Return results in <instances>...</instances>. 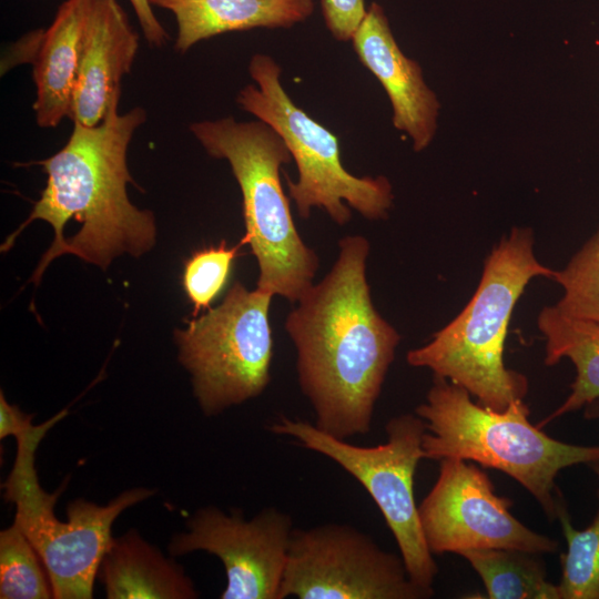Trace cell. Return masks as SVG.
I'll use <instances>...</instances> for the list:
<instances>
[{"mask_svg": "<svg viewBox=\"0 0 599 599\" xmlns=\"http://www.w3.org/2000/svg\"><path fill=\"white\" fill-rule=\"evenodd\" d=\"M538 328L546 338V365L571 361L576 377L565 402L538 426L578 410L599 399V322L564 314L556 305L541 309Z\"/></svg>", "mask_w": 599, "mask_h": 599, "instance_id": "ac0fdd59", "label": "cell"}, {"mask_svg": "<svg viewBox=\"0 0 599 599\" xmlns=\"http://www.w3.org/2000/svg\"><path fill=\"white\" fill-rule=\"evenodd\" d=\"M175 534L172 556L205 551L223 564L226 585L221 599H280V589L294 530L292 517L266 507L251 519L233 509L214 506L197 509Z\"/></svg>", "mask_w": 599, "mask_h": 599, "instance_id": "7c38bea8", "label": "cell"}, {"mask_svg": "<svg viewBox=\"0 0 599 599\" xmlns=\"http://www.w3.org/2000/svg\"><path fill=\"white\" fill-rule=\"evenodd\" d=\"M99 580L109 599H195L199 592L182 566L166 558L135 529L113 537Z\"/></svg>", "mask_w": 599, "mask_h": 599, "instance_id": "e0dca14e", "label": "cell"}, {"mask_svg": "<svg viewBox=\"0 0 599 599\" xmlns=\"http://www.w3.org/2000/svg\"><path fill=\"white\" fill-rule=\"evenodd\" d=\"M402 557L347 524L294 528L280 599H427Z\"/></svg>", "mask_w": 599, "mask_h": 599, "instance_id": "30bf717a", "label": "cell"}, {"mask_svg": "<svg viewBox=\"0 0 599 599\" xmlns=\"http://www.w3.org/2000/svg\"><path fill=\"white\" fill-rule=\"evenodd\" d=\"M554 272L536 258L532 231L514 227L488 255L479 285L461 313L429 343L410 349L407 363L464 387L494 410L524 399L526 376L504 362L507 328L529 281L552 278Z\"/></svg>", "mask_w": 599, "mask_h": 599, "instance_id": "3957f363", "label": "cell"}, {"mask_svg": "<svg viewBox=\"0 0 599 599\" xmlns=\"http://www.w3.org/2000/svg\"><path fill=\"white\" fill-rule=\"evenodd\" d=\"M0 598H54L41 557L14 521L0 531Z\"/></svg>", "mask_w": 599, "mask_h": 599, "instance_id": "44dd1931", "label": "cell"}, {"mask_svg": "<svg viewBox=\"0 0 599 599\" xmlns=\"http://www.w3.org/2000/svg\"><path fill=\"white\" fill-rule=\"evenodd\" d=\"M438 478L418 506L426 544L434 555L504 548L555 552L558 542L530 530L495 493L488 475L460 458L440 459Z\"/></svg>", "mask_w": 599, "mask_h": 599, "instance_id": "8fae6325", "label": "cell"}, {"mask_svg": "<svg viewBox=\"0 0 599 599\" xmlns=\"http://www.w3.org/2000/svg\"><path fill=\"white\" fill-rule=\"evenodd\" d=\"M146 41L154 47H162L169 39L167 32L160 23L150 0H129Z\"/></svg>", "mask_w": 599, "mask_h": 599, "instance_id": "d4e9b609", "label": "cell"}, {"mask_svg": "<svg viewBox=\"0 0 599 599\" xmlns=\"http://www.w3.org/2000/svg\"><path fill=\"white\" fill-rule=\"evenodd\" d=\"M87 0H65L51 26L37 31L33 103L40 128H55L70 118L77 83Z\"/></svg>", "mask_w": 599, "mask_h": 599, "instance_id": "9a60e30c", "label": "cell"}, {"mask_svg": "<svg viewBox=\"0 0 599 599\" xmlns=\"http://www.w3.org/2000/svg\"><path fill=\"white\" fill-rule=\"evenodd\" d=\"M324 22L338 41L352 40L366 14L365 0H321Z\"/></svg>", "mask_w": 599, "mask_h": 599, "instance_id": "cb8c5ba5", "label": "cell"}, {"mask_svg": "<svg viewBox=\"0 0 599 599\" xmlns=\"http://www.w3.org/2000/svg\"><path fill=\"white\" fill-rule=\"evenodd\" d=\"M352 42L359 61L385 89L394 126L410 138L415 151L425 150L435 136L440 104L420 65L400 50L379 3H370Z\"/></svg>", "mask_w": 599, "mask_h": 599, "instance_id": "5bb4252c", "label": "cell"}, {"mask_svg": "<svg viewBox=\"0 0 599 599\" xmlns=\"http://www.w3.org/2000/svg\"><path fill=\"white\" fill-rule=\"evenodd\" d=\"M338 248L329 272L297 301L284 327L314 425L348 440L369 433L400 336L373 304L367 238L347 235Z\"/></svg>", "mask_w": 599, "mask_h": 599, "instance_id": "6da1fadb", "label": "cell"}, {"mask_svg": "<svg viewBox=\"0 0 599 599\" xmlns=\"http://www.w3.org/2000/svg\"><path fill=\"white\" fill-rule=\"evenodd\" d=\"M273 295L235 282L221 304L175 331L179 361L207 417L258 397L271 380Z\"/></svg>", "mask_w": 599, "mask_h": 599, "instance_id": "9c48e42d", "label": "cell"}, {"mask_svg": "<svg viewBox=\"0 0 599 599\" xmlns=\"http://www.w3.org/2000/svg\"><path fill=\"white\" fill-rule=\"evenodd\" d=\"M114 103L94 126L73 122L64 146L35 162L48 175L47 185L29 217L1 246L7 251L31 222L42 220L54 230L32 282L38 283L49 263L73 254L105 270L123 253L140 256L155 243L151 211L134 206L126 193L132 181L126 153L136 129L146 120L142 108L119 113Z\"/></svg>", "mask_w": 599, "mask_h": 599, "instance_id": "7a4b0ae2", "label": "cell"}, {"mask_svg": "<svg viewBox=\"0 0 599 599\" xmlns=\"http://www.w3.org/2000/svg\"><path fill=\"white\" fill-rule=\"evenodd\" d=\"M67 414L64 409L14 437L17 455L2 485L3 498L16 506L13 521L41 557L54 598L90 599L101 561L113 538L114 520L125 509L152 497L155 490L126 489L106 505L78 498L67 507V521L57 518L54 505L67 480L54 493H47L39 483L34 460L45 434Z\"/></svg>", "mask_w": 599, "mask_h": 599, "instance_id": "8992f818", "label": "cell"}, {"mask_svg": "<svg viewBox=\"0 0 599 599\" xmlns=\"http://www.w3.org/2000/svg\"><path fill=\"white\" fill-rule=\"evenodd\" d=\"M278 436L293 438L300 446L339 465L370 495L389 527L410 579L433 589L438 567L423 535L414 480L424 458V420L416 414H402L385 426L387 440L377 446L349 444L302 419L282 416L270 425Z\"/></svg>", "mask_w": 599, "mask_h": 599, "instance_id": "ba28073f", "label": "cell"}, {"mask_svg": "<svg viewBox=\"0 0 599 599\" xmlns=\"http://www.w3.org/2000/svg\"><path fill=\"white\" fill-rule=\"evenodd\" d=\"M248 71L258 88L246 85L236 102L276 131L295 160L298 180L286 176V181L300 216L308 219L312 207H322L336 224L344 225L352 216L346 202L367 220L386 219L393 204L389 181L382 175L358 177L345 170L338 138L295 105L281 84V68L271 57L254 54Z\"/></svg>", "mask_w": 599, "mask_h": 599, "instance_id": "52a82bcc", "label": "cell"}, {"mask_svg": "<svg viewBox=\"0 0 599 599\" xmlns=\"http://www.w3.org/2000/svg\"><path fill=\"white\" fill-rule=\"evenodd\" d=\"M244 243L230 246L222 241L216 246H209L195 252L185 263L182 283L193 304V317L211 303L224 288L232 264Z\"/></svg>", "mask_w": 599, "mask_h": 599, "instance_id": "603a6c76", "label": "cell"}, {"mask_svg": "<svg viewBox=\"0 0 599 599\" xmlns=\"http://www.w3.org/2000/svg\"><path fill=\"white\" fill-rule=\"evenodd\" d=\"M583 415L588 419H599V399L583 407Z\"/></svg>", "mask_w": 599, "mask_h": 599, "instance_id": "4316f807", "label": "cell"}, {"mask_svg": "<svg viewBox=\"0 0 599 599\" xmlns=\"http://www.w3.org/2000/svg\"><path fill=\"white\" fill-rule=\"evenodd\" d=\"M33 416L23 413L18 406L8 403L3 392H0V439L16 437L30 428Z\"/></svg>", "mask_w": 599, "mask_h": 599, "instance_id": "484cf974", "label": "cell"}, {"mask_svg": "<svg viewBox=\"0 0 599 599\" xmlns=\"http://www.w3.org/2000/svg\"><path fill=\"white\" fill-rule=\"evenodd\" d=\"M529 413L524 399L505 410L476 404L464 387L434 375L426 402L415 409L426 428L424 458H460L502 471L555 519L565 506L555 496L556 476L566 467L599 459V445L557 440L532 425Z\"/></svg>", "mask_w": 599, "mask_h": 599, "instance_id": "277c9868", "label": "cell"}, {"mask_svg": "<svg viewBox=\"0 0 599 599\" xmlns=\"http://www.w3.org/2000/svg\"><path fill=\"white\" fill-rule=\"evenodd\" d=\"M589 466L599 481V459ZM557 518L567 541V551L561 555L560 599H599V509L582 530L572 526L565 506Z\"/></svg>", "mask_w": 599, "mask_h": 599, "instance_id": "ffe728a7", "label": "cell"}, {"mask_svg": "<svg viewBox=\"0 0 599 599\" xmlns=\"http://www.w3.org/2000/svg\"><path fill=\"white\" fill-rule=\"evenodd\" d=\"M138 49L139 35L118 0H87L73 122L94 126L120 102L121 81L131 71Z\"/></svg>", "mask_w": 599, "mask_h": 599, "instance_id": "4fadbf2b", "label": "cell"}, {"mask_svg": "<svg viewBox=\"0 0 599 599\" xmlns=\"http://www.w3.org/2000/svg\"><path fill=\"white\" fill-rule=\"evenodd\" d=\"M480 576L489 599H560L558 585L547 580L539 554L489 548L460 554Z\"/></svg>", "mask_w": 599, "mask_h": 599, "instance_id": "d6986e66", "label": "cell"}, {"mask_svg": "<svg viewBox=\"0 0 599 599\" xmlns=\"http://www.w3.org/2000/svg\"><path fill=\"white\" fill-rule=\"evenodd\" d=\"M170 11L177 24L175 50L184 53L195 43L254 28H291L314 11L313 0H150Z\"/></svg>", "mask_w": 599, "mask_h": 599, "instance_id": "2e32d148", "label": "cell"}, {"mask_svg": "<svg viewBox=\"0 0 599 599\" xmlns=\"http://www.w3.org/2000/svg\"><path fill=\"white\" fill-rule=\"evenodd\" d=\"M551 280L564 288L556 304L564 314L599 322V229Z\"/></svg>", "mask_w": 599, "mask_h": 599, "instance_id": "7402d4cb", "label": "cell"}, {"mask_svg": "<svg viewBox=\"0 0 599 599\" xmlns=\"http://www.w3.org/2000/svg\"><path fill=\"white\" fill-rule=\"evenodd\" d=\"M191 132L205 151L226 160L243 196L244 244L258 264L256 288L295 303L314 284L319 261L298 234L283 192L280 169L292 155L262 121L233 118L194 122Z\"/></svg>", "mask_w": 599, "mask_h": 599, "instance_id": "5b68a950", "label": "cell"}]
</instances>
